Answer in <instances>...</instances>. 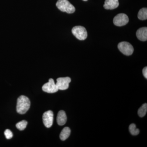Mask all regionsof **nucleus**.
<instances>
[{
    "instance_id": "nucleus-1",
    "label": "nucleus",
    "mask_w": 147,
    "mask_h": 147,
    "mask_svg": "<svg viewBox=\"0 0 147 147\" xmlns=\"http://www.w3.org/2000/svg\"><path fill=\"white\" fill-rule=\"evenodd\" d=\"M30 106V101L28 98L25 96H19L17 99L16 111L19 114L23 115L25 114Z\"/></svg>"
},
{
    "instance_id": "nucleus-2",
    "label": "nucleus",
    "mask_w": 147,
    "mask_h": 147,
    "mask_svg": "<svg viewBox=\"0 0 147 147\" xmlns=\"http://www.w3.org/2000/svg\"><path fill=\"white\" fill-rule=\"evenodd\" d=\"M56 5L59 10L67 13H72L75 11V7L68 0H58Z\"/></svg>"
},
{
    "instance_id": "nucleus-3",
    "label": "nucleus",
    "mask_w": 147,
    "mask_h": 147,
    "mask_svg": "<svg viewBox=\"0 0 147 147\" xmlns=\"http://www.w3.org/2000/svg\"><path fill=\"white\" fill-rule=\"evenodd\" d=\"M71 32L79 40H84L88 36L86 30L84 27L81 26L74 27Z\"/></svg>"
},
{
    "instance_id": "nucleus-4",
    "label": "nucleus",
    "mask_w": 147,
    "mask_h": 147,
    "mask_svg": "<svg viewBox=\"0 0 147 147\" xmlns=\"http://www.w3.org/2000/svg\"><path fill=\"white\" fill-rule=\"evenodd\" d=\"M118 47L120 52L126 56L132 55L134 51V48L132 45L129 42L125 41L119 43Z\"/></svg>"
},
{
    "instance_id": "nucleus-5",
    "label": "nucleus",
    "mask_w": 147,
    "mask_h": 147,
    "mask_svg": "<svg viewBox=\"0 0 147 147\" xmlns=\"http://www.w3.org/2000/svg\"><path fill=\"white\" fill-rule=\"evenodd\" d=\"M128 22V16L123 13H119L113 19V23L117 26H123L126 25Z\"/></svg>"
},
{
    "instance_id": "nucleus-6",
    "label": "nucleus",
    "mask_w": 147,
    "mask_h": 147,
    "mask_svg": "<svg viewBox=\"0 0 147 147\" xmlns=\"http://www.w3.org/2000/svg\"><path fill=\"white\" fill-rule=\"evenodd\" d=\"M42 90L48 93H53L58 91V89L56 84L53 79H50L48 83H45L42 87Z\"/></svg>"
},
{
    "instance_id": "nucleus-7",
    "label": "nucleus",
    "mask_w": 147,
    "mask_h": 147,
    "mask_svg": "<svg viewBox=\"0 0 147 147\" xmlns=\"http://www.w3.org/2000/svg\"><path fill=\"white\" fill-rule=\"evenodd\" d=\"M42 120L46 127L47 128L51 127L53 125L54 120V114L53 111L48 110L44 113L42 115Z\"/></svg>"
},
{
    "instance_id": "nucleus-8",
    "label": "nucleus",
    "mask_w": 147,
    "mask_h": 147,
    "mask_svg": "<svg viewBox=\"0 0 147 147\" xmlns=\"http://www.w3.org/2000/svg\"><path fill=\"white\" fill-rule=\"evenodd\" d=\"M57 81V84H56L58 89L63 90L68 89L71 80L69 77H61L58 78Z\"/></svg>"
},
{
    "instance_id": "nucleus-9",
    "label": "nucleus",
    "mask_w": 147,
    "mask_h": 147,
    "mask_svg": "<svg viewBox=\"0 0 147 147\" xmlns=\"http://www.w3.org/2000/svg\"><path fill=\"white\" fill-rule=\"evenodd\" d=\"M137 38L141 41H146L147 40V27L140 28L136 33Z\"/></svg>"
},
{
    "instance_id": "nucleus-10",
    "label": "nucleus",
    "mask_w": 147,
    "mask_h": 147,
    "mask_svg": "<svg viewBox=\"0 0 147 147\" xmlns=\"http://www.w3.org/2000/svg\"><path fill=\"white\" fill-rule=\"evenodd\" d=\"M119 5V0H105L103 7L106 9H113Z\"/></svg>"
},
{
    "instance_id": "nucleus-11",
    "label": "nucleus",
    "mask_w": 147,
    "mask_h": 147,
    "mask_svg": "<svg viewBox=\"0 0 147 147\" xmlns=\"http://www.w3.org/2000/svg\"><path fill=\"white\" fill-rule=\"evenodd\" d=\"M66 115L63 110H61L58 113L57 117V122L59 125H63L65 124L67 121Z\"/></svg>"
},
{
    "instance_id": "nucleus-12",
    "label": "nucleus",
    "mask_w": 147,
    "mask_h": 147,
    "mask_svg": "<svg viewBox=\"0 0 147 147\" xmlns=\"http://www.w3.org/2000/svg\"><path fill=\"white\" fill-rule=\"evenodd\" d=\"M71 130L68 127H64L61 131L60 134V138L62 141H65L67 139L70 135Z\"/></svg>"
},
{
    "instance_id": "nucleus-13",
    "label": "nucleus",
    "mask_w": 147,
    "mask_h": 147,
    "mask_svg": "<svg viewBox=\"0 0 147 147\" xmlns=\"http://www.w3.org/2000/svg\"><path fill=\"white\" fill-rule=\"evenodd\" d=\"M138 17L141 20H145L147 19V9L143 8L139 10Z\"/></svg>"
},
{
    "instance_id": "nucleus-14",
    "label": "nucleus",
    "mask_w": 147,
    "mask_h": 147,
    "mask_svg": "<svg viewBox=\"0 0 147 147\" xmlns=\"http://www.w3.org/2000/svg\"><path fill=\"white\" fill-rule=\"evenodd\" d=\"M147 111V103H144L140 107L138 111V114L139 117H143L146 115Z\"/></svg>"
},
{
    "instance_id": "nucleus-15",
    "label": "nucleus",
    "mask_w": 147,
    "mask_h": 147,
    "mask_svg": "<svg viewBox=\"0 0 147 147\" xmlns=\"http://www.w3.org/2000/svg\"><path fill=\"white\" fill-rule=\"evenodd\" d=\"M129 131L131 134L133 135H137L139 133V130L136 127V125L134 123L131 124L129 125Z\"/></svg>"
},
{
    "instance_id": "nucleus-16",
    "label": "nucleus",
    "mask_w": 147,
    "mask_h": 147,
    "mask_svg": "<svg viewBox=\"0 0 147 147\" xmlns=\"http://www.w3.org/2000/svg\"><path fill=\"white\" fill-rule=\"evenodd\" d=\"M28 122L26 120H23L19 122L16 124V127L19 130H23L26 127Z\"/></svg>"
},
{
    "instance_id": "nucleus-17",
    "label": "nucleus",
    "mask_w": 147,
    "mask_h": 147,
    "mask_svg": "<svg viewBox=\"0 0 147 147\" xmlns=\"http://www.w3.org/2000/svg\"><path fill=\"white\" fill-rule=\"evenodd\" d=\"M4 134L7 139H11L13 137V134L9 129H6L4 132Z\"/></svg>"
},
{
    "instance_id": "nucleus-18",
    "label": "nucleus",
    "mask_w": 147,
    "mask_h": 147,
    "mask_svg": "<svg viewBox=\"0 0 147 147\" xmlns=\"http://www.w3.org/2000/svg\"><path fill=\"white\" fill-rule=\"evenodd\" d=\"M143 74L146 79H147V67H146L143 69Z\"/></svg>"
},
{
    "instance_id": "nucleus-19",
    "label": "nucleus",
    "mask_w": 147,
    "mask_h": 147,
    "mask_svg": "<svg viewBox=\"0 0 147 147\" xmlns=\"http://www.w3.org/2000/svg\"><path fill=\"white\" fill-rule=\"evenodd\" d=\"M83 1H88V0H83Z\"/></svg>"
}]
</instances>
